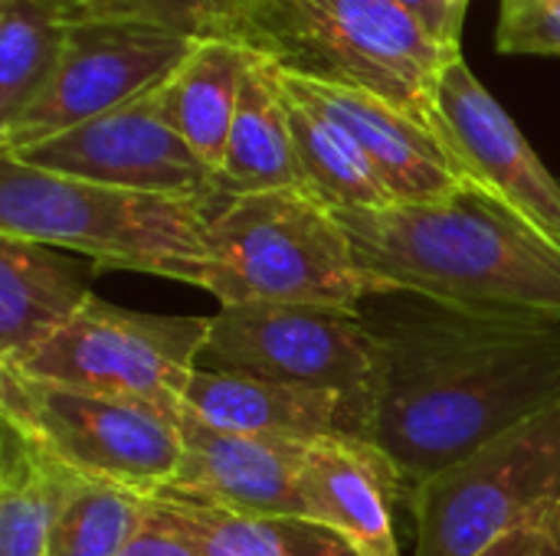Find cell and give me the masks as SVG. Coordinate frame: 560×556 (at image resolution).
<instances>
[{"label": "cell", "instance_id": "6da1fadb", "mask_svg": "<svg viewBox=\"0 0 560 556\" xmlns=\"http://www.w3.org/2000/svg\"><path fill=\"white\" fill-rule=\"evenodd\" d=\"M358 318L381 351L368 442L413 492L560 406V321L509 318L371 285Z\"/></svg>", "mask_w": 560, "mask_h": 556}, {"label": "cell", "instance_id": "7a4b0ae2", "mask_svg": "<svg viewBox=\"0 0 560 556\" xmlns=\"http://www.w3.org/2000/svg\"><path fill=\"white\" fill-rule=\"evenodd\" d=\"M338 220L371 285L489 315L560 321V249L482 187Z\"/></svg>", "mask_w": 560, "mask_h": 556}, {"label": "cell", "instance_id": "3957f363", "mask_svg": "<svg viewBox=\"0 0 560 556\" xmlns=\"http://www.w3.org/2000/svg\"><path fill=\"white\" fill-rule=\"evenodd\" d=\"M213 197L144 193L59 177L0 151V236L200 288L210 265Z\"/></svg>", "mask_w": 560, "mask_h": 556}, {"label": "cell", "instance_id": "277c9868", "mask_svg": "<svg viewBox=\"0 0 560 556\" xmlns=\"http://www.w3.org/2000/svg\"><path fill=\"white\" fill-rule=\"evenodd\" d=\"M233 43L276 69L387 98L436 128V92L463 49L394 0H246Z\"/></svg>", "mask_w": 560, "mask_h": 556}, {"label": "cell", "instance_id": "5b68a950", "mask_svg": "<svg viewBox=\"0 0 560 556\" xmlns=\"http://www.w3.org/2000/svg\"><path fill=\"white\" fill-rule=\"evenodd\" d=\"M200 288L223 305H312L358 315L371 279L338 213L308 190L223 193Z\"/></svg>", "mask_w": 560, "mask_h": 556}, {"label": "cell", "instance_id": "8992f818", "mask_svg": "<svg viewBox=\"0 0 560 556\" xmlns=\"http://www.w3.org/2000/svg\"><path fill=\"white\" fill-rule=\"evenodd\" d=\"M0 419L69 475L138 498L164 495L180 469L177 419L154 410L43 383L0 367Z\"/></svg>", "mask_w": 560, "mask_h": 556}, {"label": "cell", "instance_id": "52a82bcc", "mask_svg": "<svg viewBox=\"0 0 560 556\" xmlns=\"http://www.w3.org/2000/svg\"><path fill=\"white\" fill-rule=\"evenodd\" d=\"M560 511V406L479 446L410 492L413 556H476Z\"/></svg>", "mask_w": 560, "mask_h": 556}, {"label": "cell", "instance_id": "ba28073f", "mask_svg": "<svg viewBox=\"0 0 560 556\" xmlns=\"http://www.w3.org/2000/svg\"><path fill=\"white\" fill-rule=\"evenodd\" d=\"M200 367L335 393L345 403L348 436L368 442L381 351L358 315L312 305H223L210 318Z\"/></svg>", "mask_w": 560, "mask_h": 556}, {"label": "cell", "instance_id": "9c48e42d", "mask_svg": "<svg viewBox=\"0 0 560 556\" xmlns=\"http://www.w3.org/2000/svg\"><path fill=\"white\" fill-rule=\"evenodd\" d=\"M210 334V318L148 315L92 298L56 338L30 354L23 377L184 416V393Z\"/></svg>", "mask_w": 560, "mask_h": 556}, {"label": "cell", "instance_id": "30bf717a", "mask_svg": "<svg viewBox=\"0 0 560 556\" xmlns=\"http://www.w3.org/2000/svg\"><path fill=\"white\" fill-rule=\"evenodd\" d=\"M194 46V36L158 23L89 13L75 23L46 88L0 128V151L30 147L158 92Z\"/></svg>", "mask_w": 560, "mask_h": 556}, {"label": "cell", "instance_id": "8fae6325", "mask_svg": "<svg viewBox=\"0 0 560 556\" xmlns=\"http://www.w3.org/2000/svg\"><path fill=\"white\" fill-rule=\"evenodd\" d=\"M3 154L59 177L105 187L174 197L226 193L220 174L174 131L158 92L82 121L62 134Z\"/></svg>", "mask_w": 560, "mask_h": 556}, {"label": "cell", "instance_id": "7c38bea8", "mask_svg": "<svg viewBox=\"0 0 560 556\" xmlns=\"http://www.w3.org/2000/svg\"><path fill=\"white\" fill-rule=\"evenodd\" d=\"M436 125L472 184L560 249V180L463 56L443 72Z\"/></svg>", "mask_w": 560, "mask_h": 556}, {"label": "cell", "instance_id": "4fadbf2b", "mask_svg": "<svg viewBox=\"0 0 560 556\" xmlns=\"http://www.w3.org/2000/svg\"><path fill=\"white\" fill-rule=\"evenodd\" d=\"M272 72L295 102L335 121L361 147L394 203H436L456 197L466 187H476L450 151L446 138L387 98L348 85L302 79L276 66Z\"/></svg>", "mask_w": 560, "mask_h": 556}, {"label": "cell", "instance_id": "5bb4252c", "mask_svg": "<svg viewBox=\"0 0 560 556\" xmlns=\"http://www.w3.org/2000/svg\"><path fill=\"white\" fill-rule=\"evenodd\" d=\"M177 429L184 456L177 478L164 495L203 501L240 514L305 521L299 469L308 442L236 436L213 429L190 413L177 419Z\"/></svg>", "mask_w": 560, "mask_h": 556}, {"label": "cell", "instance_id": "9a60e30c", "mask_svg": "<svg viewBox=\"0 0 560 556\" xmlns=\"http://www.w3.org/2000/svg\"><path fill=\"white\" fill-rule=\"evenodd\" d=\"M404 488L400 472L364 439L325 436L305 446L299 469L305 521L338 534L361 556H400L394 501Z\"/></svg>", "mask_w": 560, "mask_h": 556}, {"label": "cell", "instance_id": "2e32d148", "mask_svg": "<svg viewBox=\"0 0 560 556\" xmlns=\"http://www.w3.org/2000/svg\"><path fill=\"white\" fill-rule=\"evenodd\" d=\"M92 259L0 236V367H16L56 338L95 295Z\"/></svg>", "mask_w": 560, "mask_h": 556}, {"label": "cell", "instance_id": "e0dca14e", "mask_svg": "<svg viewBox=\"0 0 560 556\" xmlns=\"http://www.w3.org/2000/svg\"><path fill=\"white\" fill-rule=\"evenodd\" d=\"M184 413L236 436L292 442L348 436L345 403L335 393L207 367L194 370L184 393Z\"/></svg>", "mask_w": 560, "mask_h": 556}, {"label": "cell", "instance_id": "ac0fdd59", "mask_svg": "<svg viewBox=\"0 0 560 556\" xmlns=\"http://www.w3.org/2000/svg\"><path fill=\"white\" fill-rule=\"evenodd\" d=\"M220 184L226 193L308 190L289 128L285 95L272 66L256 52H249L236 118L220 164Z\"/></svg>", "mask_w": 560, "mask_h": 556}, {"label": "cell", "instance_id": "d6986e66", "mask_svg": "<svg viewBox=\"0 0 560 556\" xmlns=\"http://www.w3.org/2000/svg\"><path fill=\"white\" fill-rule=\"evenodd\" d=\"M249 49L233 39H197L177 72L158 88L174 131L220 174L236 118Z\"/></svg>", "mask_w": 560, "mask_h": 556}, {"label": "cell", "instance_id": "ffe728a7", "mask_svg": "<svg viewBox=\"0 0 560 556\" xmlns=\"http://www.w3.org/2000/svg\"><path fill=\"white\" fill-rule=\"evenodd\" d=\"M89 13L85 0H0V128L46 88Z\"/></svg>", "mask_w": 560, "mask_h": 556}, {"label": "cell", "instance_id": "44dd1931", "mask_svg": "<svg viewBox=\"0 0 560 556\" xmlns=\"http://www.w3.org/2000/svg\"><path fill=\"white\" fill-rule=\"evenodd\" d=\"M75 482L0 419V556H46L52 524Z\"/></svg>", "mask_w": 560, "mask_h": 556}, {"label": "cell", "instance_id": "7402d4cb", "mask_svg": "<svg viewBox=\"0 0 560 556\" xmlns=\"http://www.w3.org/2000/svg\"><path fill=\"white\" fill-rule=\"evenodd\" d=\"M203 556H361L338 534L302 518H259L203 501L154 498Z\"/></svg>", "mask_w": 560, "mask_h": 556}, {"label": "cell", "instance_id": "603a6c76", "mask_svg": "<svg viewBox=\"0 0 560 556\" xmlns=\"http://www.w3.org/2000/svg\"><path fill=\"white\" fill-rule=\"evenodd\" d=\"M282 95H285L289 128L295 138V151L302 161L308 193H315L335 213L394 206V197L387 193V187L381 184L377 170L368 164L361 147L335 121H328L325 115L295 102L285 88H282Z\"/></svg>", "mask_w": 560, "mask_h": 556}, {"label": "cell", "instance_id": "cb8c5ba5", "mask_svg": "<svg viewBox=\"0 0 560 556\" xmlns=\"http://www.w3.org/2000/svg\"><path fill=\"white\" fill-rule=\"evenodd\" d=\"M148 498L75 482L49 534L46 556H118L144 518Z\"/></svg>", "mask_w": 560, "mask_h": 556}, {"label": "cell", "instance_id": "d4e9b609", "mask_svg": "<svg viewBox=\"0 0 560 556\" xmlns=\"http://www.w3.org/2000/svg\"><path fill=\"white\" fill-rule=\"evenodd\" d=\"M92 13L131 16L194 39H233L246 0H85Z\"/></svg>", "mask_w": 560, "mask_h": 556}, {"label": "cell", "instance_id": "484cf974", "mask_svg": "<svg viewBox=\"0 0 560 556\" xmlns=\"http://www.w3.org/2000/svg\"><path fill=\"white\" fill-rule=\"evenodd\" d=\"M495 49L505 56H560V0H502Z\"/></svg>", "mask_w": 560, "mask_h": 556}, {"label": "cell", "instance_id": "4316f807", "mask_svg": "<svg viewBox=\"0 0 560 556\" xmlns=\"http://www.w3.org/2000/svg\"><path fill=\"white\" fill-rule=\"evenodd\" d=\"M118 556H203L200 547L177 528V521L154 501L148 498L144 505V518L138 524V531L131 534V541L121 547Z\"/></svg>", "mask_w": 560, "mask_h": 556}, {"label": "cell", "instance_id": "83f0119b", "mask_svg": "<svg viewBox=\"0 0 560 556\" xmlns=\"http://www.w3.org/2000/svg\"><path fill=\"white\" fill-rule=\"evenodd\" d=\"M476 556H560V511L541 514L502 534Z\"/></svg>", "mask_w": 560, "mask_h": 556}, {"label": "cell", "instance_id": "f1b7e54d", "mask_svg": "<svg viewBox=\"0 0 560 556\" xmlns=\"http://www.w3.org/2000/svg\"><path fill=\"white\" fill-rule=\"evenodd\" d=\"M394 3L404 7L443 46L459 49V43H463V23H466V7L463 3H450V0H394Z\"/></svg>", "mask_w": 560, "mask_h": 556}, {"label": "cell", "instance_id": "f546056e", "mask_svg": "<svg viewBox=\"0 0 560 556\" xmlns=\"http://www.w3.org/2000/svg\"><path fill=\"white\" fill-rule=\"evenodd\" d=\"M450 3H463V7H469V3H466V0H450Z\"/></svg>", "mask_w": 560, "mask_h": 556}]
</instances>
